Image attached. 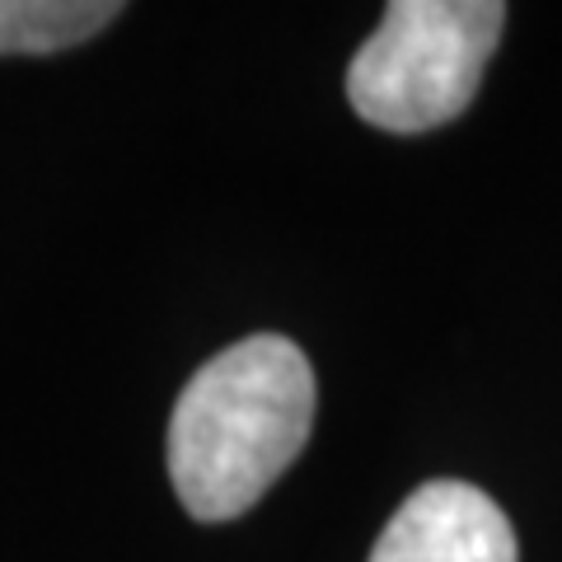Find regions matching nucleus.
<instances>
[{
	"mask_svg": "<svg viewBox=\"0 0 562 562\" xmlns=\"http://www.w3.org/2000/svg\"><path fill=\"white\" fill-rule=\"evenodd\" d=\"M314 427V371L281 333L216 351L169 417V479L192 520H235L268 492Z\"/></svg>",
	"mask_w": 562,
	"mask_h": 562,
	"instance_id": "f257e3e1",
	"label": "nucleus"
},
{
	"mask_svg": "<svg viewBox=\"0 0 562 562\" xmlns=\"http://www.w3.org/2000/svg\"><path fill=\"white\" fill-rule=\"evenodd\" d=\"M506 29L497 0H394L347 66V99L380 132H431L460 117Z\"/></svg>",
	"mask_w": 562,
	"mask_h": 562,
	"instance_id": "f03ea898",
	"label": "nucleus"
},
{
	"mask_svg": "<svg viewBox=\"0 0 562 562\" xmlns=\"http://www.w3.org/2000/svg\"><path fill=\"white\" fill-rule=\"evenodd\" d=\"M371 562H520L516 530L483 487L422 483L375 539Z\"/></svg>",
	"mask_w": 562,
	"mask_h": 562,
	"instance_id": "7ed1b4c3",
	"label": "nucleus"
},
{
	"mask_svg": "<svg viewBox=\"0 0 562 562\" xmlns=\"http://www.w3.org/2000/svg\"><path fill=\"white\" fill-rule=\"evenodd\" d=\"M122 14L117 0H0V57L80 47Z\"/></svg>",
	"mask_w": 562,
	"mask_h": 562,
	"instance_id": "20e7f679",
	"label": "nucleus"
}]
</instances>
